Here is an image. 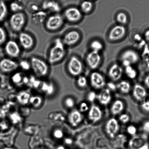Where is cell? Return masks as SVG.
I'll return each instance as SVG.
<instances>
[{"label": "cell", "mask_w": 149, "mask_h": 149, "mask_svg": "<svg viewBox=\"0 0 149 149\" xmlns=\"http://www.w3.org/2000/svg\"><path fill=\"white\" fill-rule=\"evenodd\" d=\"M65 46L60 38H56L54 40L48 55V61L49 64L54 65L63 59L66 54Z\"/></svg>", "instance_id": "1"}, {"label": "cell", "mask_w": 149, "mask_h": 149, "mask_svg": "<svg viewBox=\"0 0 149 149\" xmlns=\"http://www.w3.org/2000/svg\"><path fill=\"white\" fill-rule=\"evenodd\" d=\"M30 62L32 70L38 76L45 77L49 74V66L43 59L36 57H33L31 59Z\"/></svg>", "instance_id": "2"}, {"label": "cell", "mask_w": 149, "mask_h": 149, "mask_svg": "<svg viewBox=\"0 0 149 149\" xmlns=\"http://www.w3.org/2000/svg\"><path fill=\"white\" fill-rule=\"evenodd\" d=\"M26 17L24 13H14L10 16L9 24L12 30L16 33L21 32L25 25Z\"/></svg>", "instance_id": "3"}, {"label": "cell", "mask_w": 149, "mask_h": 149, "mask_svg": "<svg viewBox=\"0 0 149 149\" xmlns=\"http://www.w3.org/2000/svg\"><path fill=\"white\" fill-rule=\"evenodd\" d=\"M64 23V17L60 14L57 13L47 17L45 22V27L50 31H55L59 30Z\"/></svg>", "instance_id": "4"}, {"label": "cell", "mask_w": 149, "mask_h": 149, "mask_svg": "<svg viewBox=\"0 0 149 149\" xmlns=\"http://www.w3.org/2000/svg\"><path fill=\"white\" fill-rule=\"evenodd\" d=\"M68 70L71 75L76 77L80 75L82 72L83 65L81 61L77 57L72 56L68 64Z\"/></svg>", "instance_id": "5"}, {"label": "cell", "mask_w": 149, "mask_h": 149, "mask_svg": "<svg viewBox=\"0 0 149 149\" xmlns=\"http://www.w3.org/2000/svg\"><path fill=\"white\" fill-rule=\"evenodd\" d=\"M139 59V55L136 51L132 50H127L124 52L121 55L123 64L125 67L136 63Z\"/></svg>", "instance_id": "6"}, {"label": "cell", "mask_w": 149, "mask_h": 149, "mask_svg": "<svg viewBox=\"0 0 149 149\" xmlns=\"http://www.w3.org/2000/svg\"><path fill=\"white\" fill-rule=\"evenodd\" d=\"M4 50L6 53L11 58H17L21 53L19 45L14 40H11L7 42L6 43Z\"/></svg>", "instance_id": "7"}, {"label": "cell", "mask_w": 149, "mask_h": 149, "mask_svg": "<svg viewBox=\"0 0 149 149\" xmlns=\"http://www.w3.org/2000/svg\"><path fill=\"white\" fill-rule=\"evenodd\" d=\"M63 17L70 22L75 23L81 20L82 17V14L78 8L71 7L65 10Z\"/></svg>", "instance_id": "8"}, {"label": "cell", "mask_w": 149, "mask_h": 149, "mask_svg": "<svg viewBox=\"0 0 149 149\" xmlns=\"http://www.w3.org/2000/svg\"><path fill=\"white\" fill-rule=\"evenodd\" d=\"M18 40L20 46L26 50H30L34 45L33 38L31 35L26 32H21L19 33Z\"/></svg>", "instance_id": "9"}, {"label": "cell", "mask_w": 149, "mask_h": 149, "mask_svg": "<svg viewBox=\"0 0 149 149\" xmlns=\"http://www.w3.org/2000/svg\"><path fill=\"white\" fill-rule=\"evenodd\" d=\"M120 128L119 122L114 118L108 120L105 125V131L109 138H113L118 134Z\"/></svg>", "instance_id": "10"}, {"label": "cell", "mask_w": 149, "mask_h": 149, "mask_svg": "<svg viewBox=\"0 0 149 149\" xmlns=\"http://www.w3.org/2000/svg\"><path fill=\"white\" fill-rule=\"evenodd\" d=\"M19 67L18 64L11 58H3L0 61V70L4 73L13 72Z\"/></svg>", "instance_id": "11"}, {"label": "cell", "mask_w": 149, "mask_h": 149, "mask_svg": "<svg viewBox=\"0 0 149 149\" xmlns=\"http://www.w3.org/2000/svg\"><path fill=\"white\" fill-rule=\"evenodd\" d=\"M42 7L43 11L47 13H58L61 10L60 4L55 0H45L42 4Z\"/></svg>", "instance_id": "12"}, {"label": "cell", "mask_w": 149, "mask_h": 149, "mask_svg": "<svg viewBox=\"0 0 149 149\" xmlns=\"http://www.w3.org/2000/svg\"><path fill=\"white\" fill-rule=\"evenodd\" d=\"M90 80L91 86L96 90L102 89L106 85L104 77L101 74L97 71L92 73Z\"/></svg>", "instance_id": "13"}, {"label": "cell", "mask_w": 149, "mask_h": 149, "mask_svg": "<svg viewBox=\"0 0 149 149\" xmlns=\"http://www.w3.org/2000/svg\"><path fill=\"white\" fill-rule=\"evenodd\" d=\"M80 38V34L78 31L72 30L65 34L62 40L65 46H70L77 43Z\"/></svg>", "instance_id": "14"}, {"label": "cell", "mask_w": 149, "mask_h": 149, "mask_svg": "<svg viewBox=\"0 0 149 149\" xmlns=\"http://www.w3.org/2000/svg\"><path fill=\"white\" fill-rule=\"evenodd\" d=\"M101 60V56L99 52L93 51L88 54L86 58L88 65L93 69H96L99 66Z\"/></svg>", "instance_id": "15"}, {"label": "cell", "mask_w": 149, "mask_h": 149, "mask_svg": "<svg viewBox=\"0 0 149 149\" xmlns=\"http://www.w3.org/2000/svg\"><path fill=\"white\" fill-rule=\"evenodd\" d=\"M126 33L125 28L121 25H118L113 27L109 34V37L112 41H116L122 38Z\"/></svg>", "instance_id": "16"}, {"label": "cell", "mask_w": 149, "mask_h": 149, "mask_svg": "<svg viewBox=\"0 0 149 149\" xmlns=\"http://www.w3.org/2000/svg\"><path fill=\"white\" fill-rule=\"evenodd\" d=\"M123 70L122 67L118 64H113L109 68L108 74L111 79L114 81L119 80L122 78Z\"/></svg>", "instance_id": "17"}, {"label": "cell", "mask_w": 149, "mask_h": 149, "mask_svg": "<svg viewBox=\"0 0 149 149\" xmlns=\"http://www.w3.org/2000/svg\"><path fill=\"white\" fill-rule=\"evenodd\" d=\"M103 115L100 108L95 105H93L89 109L88 118L89 120L93 122H98L101 119Z\"/></svg>", "instance_id": "18"}, {"label": "cell", "mask_w": 149, "mask_h": 149, "mask_svg": "<svg viewBox=\"0 0 149 149\" xmlns=\"http://www.w3.org/2000/svg\"><path fill=\"white\" fill-rule=\"evenodd\" d=\"M83 120L81 112L77 109H74L68 115V120L70 125L74 127L78 126Z\"/></svg>", "instance_id": "19"}, {"label": "cell", "mask_w": 149, "mask_h": 149, "mask_svg": "<svg viewBox=\"0 0 149 149\" xmlns=\"http://www.w3.org/2000/svg\"><path fill=\"white\" fill-rule=\"evenodd\" d=\"M132 95L136 100L139 101H143L147 97V92L143 86L136 84L133 89Z\"/></svg>", "instance_id": "20"}, {"label": "cell", "mask_w": 149, "mask_h": 149, "mask_svg": "<svg viewBox=\"0 0 149 149\" xmlns=\"http://www.w3.org/2000/svg\"><path fill=\"white\" fill-rule=\"evenodd\" d=\"M97 98L101 104L104 106L109 104L112 99L111 90L108 88L103 89L97 96Z\"/></svg>", "instance_id": "21"}, {"label": "cell", "mask_w": 149, "mask_h": 149, "mask_svg": "<svg viewBox=\"0 0 149 149\" xmlns=\"http://www.w3.org/2000/svg\"><path fill=\"white\" fill-rule=\"evenodd\" d=\"M47 18V13L43 10L32 14L31 17L32 22L37 25L42 24L46 22Z\"/></svg>", "instance_id": "22"}, {"label": "cell", "mask_w": 149, "mask_h": 149, "mask_svg": "<svg viewBox=\"0 0 149 149\" xmlns=\"http://www.w3.org/2000/svg\"><path fill=\"white\" fill-rule=\"evenodd\" d=\"M125 106L123 102L120 100H117L112 103L111 107V112L112 115H116L120 113L124 110Z\"/></svg>", "instance_id": "23"}, {"label": "cell", "mask_w": 149, "mask_h": 149, "mask_svg": "<svg viewBox=\"0 0 149 149\" xmlns=\"http://www.w3.org/2000/svg\"><path fill=\"white\" fill-rule=\"evenodd\" d=\"M117 88L123 94H127L130 91L131 85L128 81H122L118 84L117 85Z\"/></svg>", "instance_id": "24"}, {"label": "cell", "mask_w": 149, "mask_h": 149, "mask_svg": "<svg viewBox=\"0 0 149 149\" xmlns=\"http://www.w3.org/2000/svg\"><path fill=\"white\" fill-rule=\"evenodd\" d=\"M30 97V95L29 93L26 92H22L17 95V100L20 104L25 105L29 103Z\"/></svg>", "instance_id": "25"}, {"label": "cell", "mask_w": 149, "mask_h": 149, "mask_svg": "<svg viewBox=\"0 0 149 149\" xmlns=\"http://www.w3.org/2000/svg\"><path fill=\"white\" fill-rule=\"evenodd\" d=\"M43 99L42 97L39 95L31 96L29 103L35 108H38L42 106Z\"/></svg>", "instance_id": "26"}, {"label": "cell", "mask_w": 149, "mask_h": 149, "mask_svg": "<svg viewBox=\"0 0 149 149\" xmlns=\"http://www.w3.org/2000/svg\"><path fill=\"white\" fill-rule=\"evenodd\" d=\"M41 90L47 94H52L54 91L53 84L52 83H47L45 82L41 83L40 85Z\"/></svg>", "instance_id": "27"}, {"label": "cell", "mask_w": 149, "mask_h": 149, "mask_svg": "<svg viewBox=\"0 0 149 149\" xmlns=\"http://www.w3.org/2000/svg\"><path fill=\"white\" fill-rule=\"evenodd\" d=\"M93 2L90 0H84L82 2L80 6L82 11L87 13L90 12L93 8Z\"/></svg>", "instance_id": "28"}, {"label": "cell", "mask_w": 149, "mask_h": 149, "mask_svg": "<svg viewBox=\"0 0 149 149\" xmlns=\"http://www.w3.org/2000/svg\"><path fill=\"white\" fill-rule=\"evenodd\" d=\"M24 76L21 72L16 73L13 74L11 77L12 81L15 84L20 85L23 83Z\"/></svg>", "instance_id": "29"}, {"label": "cell", "mask_w": 149, "mask_h": 149, "mask_svg": "<svg viewBox=\"0 0 149 149\" xmlns=\"http://www.w3.org/2000/svg\"><path fill=\"white\" fill-rule=\"evenodd\" d=\"M7 8L3 1L0 0V22L3 21L7 15Z\"/></svg>", "instance_id": "30"}, {"label": "cell", "mask_w": 149, "mask_h": 149, "mask_svg": "<svg viewBox=\"0 0 149 149\" xmlns=\"http://www.w3.org/2000/svg\"><path fill=\"white\" fill-rule=\"evenodd\" d=\"M125 73L129 78L134 79L136 78L137 76V72L135 69L133 68L132 66L125 67Z\"/></svg>", "instance_id": "31"}, {"label": "cell", "mask_w": 149, "mask_h": 149, "mask_svg": "<svg viewBox=\"0 0 149 149\" xmlns=\"http://www.w3.org/2000/svg\"><path fill=\"white\" fill-rule=\"evenodd\" d=\"M142 141L139 138H134L130 141V146L132 149H139L143 146Z\"/></svg>", "instance_id": "32"}, {"label": "cell", "mask_w": 149, "mask_h": 149, "mask_svg": "<svg viewBox=\"0 0 149 149\" xmlns=\"http://www.w3.org/2000/svg\"><path fill=\"white\" fill-rule=\"evenodd\" d=\"M103 46L101 42L97 40L93 41L91 44V48L92 51L99 52L103 49Z\"/></svg>", "instance_id": "33"}, {"label": "cell", "mask_w": 149, "mask_h": 149, "mask_svg": "<svg viewBox=\"0 0 149 149\" xmlns=\"http://www.w3.org/2000/svg\"><path fill=\"white\" fill-rule=\"evenodd\" d=\"M10 10L13 13H17L22 12L23 10L22 6L17 2H13L10 6Z\"/></svg>", "instance_id": "34"}, {"label": "cell", "mask_w": 149, "mask_h": 149, "mask_svg": "<svg viewBox=\"0 0 149 149\" xmlns=\"http://www.w3.org/2000/svg\"><path fill=\"white\" fill-rule=\"evenodd\" d=\"M19 64V66L24 71H29L31 68L30 62L27 60L23 59L20 61Z\"/></svg>", "instance_id": "35"}, {"label": "cell", "mask_w": 149, "mask_h": 149, "mask_svg": "<svg viewBox=\"0 0 149 149\" xmlns=\"http://www.w3.org/2000/svg\"><path fill=\"white\" fill-rule=\"evenodd\" d=\"M117 20L121 24H125L127 23L128 19L127 16L123 12L118 13L116 16Z\"/></svg>", "instance_id": "36"}, {"label": "cell", "mask_w": 149, "mask_h": 149, "mask_svg": "<svg viewBox=\"0 0 149 149\" xmlns=\"http://www.w3.org/2000/svg\"><path fill=\"white\" fill-rule=\"evenodd\" d=\"M64 105L68 108H72L74 107L75 105V101L72 98L68 97L64 100Z\"/></svg>", "instance_id": "37"}, {"label": "cell", "mask_w": 149, "mask_h": 149, "mask_svg": "<svg viewBox=\"0 0 149 149\" xmlns=\"http://www.w3.org/2000/svg\"><path fill=\"white\" fill-rule=\"evenodd\" d=\"M77 84L79 87L81 88L86 87L87 84V78L84 76H80L77 78Z\"/></svg>", "instance_id": "38"}, {"label": "cell", "mask_w": 149, "mask_h": 149, "mask_svg": "<svg viewBox=\"0 0 149 149\" xmlns=\"http://www.w3.org/2000/svg\"><path fill=\"white\" fill-rule=\"evenodd\" d=\"M27 8L29 11L32 14L40 10L39 5L34 3H29L27 6Z\"/></svg>", "instance_id": "39"}, {"label": "cell", "mask_w": 149, "mask_h": 149, "mask_svg": "<svg viewBox=\"0 0 149 149\" xmlns=\"http://www.w3.org/2000/svg\"><path fill=\"white\" fill-rule=\"evenodd\" d=\"M52 135L54 138L57 139H60L64 136L63 131L60 128H56L54 130Z\"/></svg>", "instance_id": "40"}, {"label": "cell", "mask_w": 149, "mask_h": 149, "mask_svg": "<svg viewBox=\"0 0 149 149\" xmlns=\"http://www.w3.org/2000/svg\"><path fill=\"white\" fill-rule=\"evenodd\" d=\"M7 38V36L5 31L3 28L0 27V45L5 43Z\"/></svg>", "instance_id": "41"}, {"label": "cell", "mask_w": 149, "mask_h": 149, "mask_svg": "<svg viewBox=\"0 0 149 149\" xmlns=\"http://www.w3.org/2000/svg\"><path fill=\"white\" fill-rule=\"evenodd\" d=\"M119 120L122 123L126 124L130 120L129 115L127 113L122 114L119 116Z\"/></svg>", "instance_id": "42"}, {"label": "cell", "mask_w": 149, "mask_h": 149, "mask_svg": "<svg viewBox=\"0 0 149 149\" xmlns=\"http://www.w3.org/2000/svg\"><path fill=\"white\" fill-rule=\"evenodd\" d=\"M127 132L131 135H134L136 134L137 129L136 127L134 125H131L127 128Z\"/></svg>", "instance_id": "43"}, {"label": "cell", "mask_w": 149, "mask_h": 149, "mask_svg": "<svg viewBox=\"0 0 149 149\" xmlns=\"http://www.w3.org/2000/svg\"><path fill=\"white\" fill-rule=\"evenodd\" d=\"M89 110V107L87 104L86 102H82L80 105L79 111L80 112H85Z\"/></svg>", "instance_id": "44"}, {"label": "cell", "mask_w": 149, "mask_h": 149, "mask_svg": "<svg viewBox=\"0 0 149 149\" xmlns=\"http://www.w3.org/2000/svg\"><path fill=\"white\" fill-rule=\"evenodd\" d=\"M141 109L146 112H149V100H144L141 104Z\"/></svg>", "instance_id": "45"}, {"label": "cell", "mask_w": 149, "mask_h": 149, "mask_svg": "<svg viewBox=\"0 0 149 149\" xmlns=\"http://www.w3.org/2000/svg\"><path fill=\"white\" fill-rule=\"evenodd\" d=\"M96 98V93L93 91L90 92L87 96L88 100L90 102H93L95 100Z\"/></svg>", "instance_id": "46"}, {"label": "cell", "mask_w": 149, "mask_h": 149, "mask_svg": "<svg viewBox=\"0 0 149 149\" xmlns=\"http://www.w3.org/2000/svg\"><path fill=\"white\" fill-rule=\"evenodd\" d=\"M142 128L144 132L149 134V120L144 122Z\"/></svg>", "instance_id": "47"}, {"label": "cell", "mask_w": 149, "mask_h": 149, "mask_svg": "<svg viewBox=\"0 0 149 149\" xmlns=\"http://www.w3.org/2000/svg\"><path fill=\"white\" fill-rule=\"evenodd\" d=\"M108 89L109 90H114L117 88V86L113 83H109L107 84Z\"/></svg>", "instance_id": "48"}, {"label": "cell", "mask_w": 149, "mask_h": 149, "mask_svg": "<svg viewBox=\"0 0 149 149\" xmlns=\"http://www.w3.org/2000/svg\"><path fill=\"white\" fill-rule=\"evenodd\" d=\"M64 141H65V143L68 145H71L73 143L72 140L69 138H65Z\"/></svg>", "instance_id": "49"}, {"label": "cell", "mask_w": 149, "mask_h": 149, "mask_svg": "<svg viewBox=\"0 0 149 149\" xmlns=\"http://www.w3.org/2000/svg\"><path fill=\"white\" fill-rule=\"evenodd\" d=\"M144 83L146 87L149 89V75L146 77L144 79Z\"/></svg>", "instance_id": "50"}, {"label": "cell", "mask_w": 149, "mask_h": 149, "mask_svg": "<svg viewBox=\"0 0 149 149\" xmlns=\"http://www.w3.org/2000/svg\"><path fill=\"white\" fill-rule=\"evenodd\" d=\"M144 36L146 39L149 41V30L146 32Z\"/></svg>", "instance_id": "51"}, {"label": "cell", "mask_w": 149, "mask_h": 149, "mask_svg": "<svg viewBox=\"0 0 149 149\" xmlns=\"http://www.w3.org/2000/svg\"><path fill=\"white\" fill-rule=\"evenodd\" d=\"M3 149H14L13 148H11V147H5V148H3Z\"/></svg>", "instance_id": "52"}, {"label": "cell", "mask_w": 149, "mask_h": 149, "mask_svg": "<svg viewBox=\"0 0 149 149\" xmlns=\"http://www.w3.org/2000/svg\"><path fill=\"white\" fill-rule=\"evenodd\" d=\"M36 149H44L42 148H38Z\"/></svg>", "instance_id": "53"}, {"label": "cell", "mask_w": 149, "mask_h": 149, "mask_svg": "<svg viewBox=\"0 0 149 149\" xmlns=\"http://www.w3.org/2000/svg\"><path fill=\"white\" fill-rule=\"evenodd\" d=\"M90 1H93V0H90Z\"/></svg>", "instance_id": "54"}, {"label": "cell", "mask_w": 149, "mask_h": 149, "mask_svg": "<svg viewBox=\"0 0 149 149\" xmlns=\"http://www.w3.org/2000/svg\"><path fill=\"white\" fill-rule=\"evenodd\" d=\"M7 1H8V0H7Z\"/></svg>", "instance_id": "55"}]
</instances>
